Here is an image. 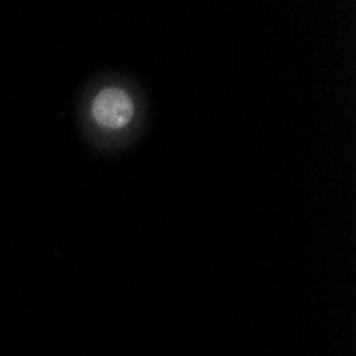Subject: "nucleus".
Instances as JSON below:
<instances>
[{"label": "nucleus", "mask_w": 356, "mask_h": 356, "mask_svg": "<svg viewBox=\"0 0 356 356\" xmlns=\"http://www.w3.org/2000/svg\"><path fill=\"white\" fill-rule=\"evenodd\" d=\"M133 113H135V105L131 101V96L118 88H107V90L99 92L92 101L94 122L103 128H109V131L124 128L128 122H131Z\"/></svg>", "instance_id": "obj_1"}]
</instances>
